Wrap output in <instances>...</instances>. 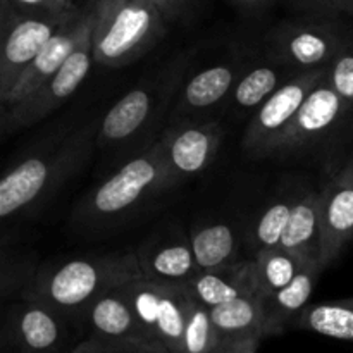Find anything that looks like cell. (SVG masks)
Here are the masks:
<instances>
[{
  "mask_svg": "<svg viewBox=\"0 0 353 353\" xmlns=\"http://www.w3.org/2000/svg\"><path fill=\"white\" fill-rule=\"evenodd\" d=\"M117 292L130 303L145 340L178 350L186 314L193 302L185 285L138 276L117 286Z\"/></svg>",
  "mask_w": 353,
  "mask_h": 353,
  "instance_id": "cell-5",
  "label": "cell"
},
{
  "mask_svg": "<svg viewBox=\"0 0 353 353\" xmlns=\"http://www.w3.org/2000/svg\"><path fill=\"white\" fill-rule=\"evenodd\" d=\"M69 353H165V348L140 338L88 336L76 343Z\"/></svg>",
  "mask_w": 353,
  "mask_h": 353,
  "instance_id": "cell-28",
  "label": "cell"
},
{
  "mask_svg": "<svg viewBox=\"0 0 353 353\" xmlns=\"http://www.w3.org/2000/svg\"><path fill=\"white\" fill-rule=\"evenodd\" d=\"M0 353H21L19 350H17L16 347H12V345L6 343V341L0 340Z\"/></svg>",
  "mask_w": 353,
  "mask_h": 353,
  "instance_id": "cell-37",
  "label": "cell"
},
{
  "mask_svg": "<svg viewBox=\"0 0 353 353\" xmlns=\"http://www.w3.org/2000/svg\"><path fill=\"white\" fill-rule=\"evenodd\" d=\"M185 288L207 309L240 296L257 295L254 262H230L221 268L199 271L185 283Z\"/></svg>",
  "mask_w": 353,
  "mask_h": 353,
  "instance_id": "cell-17",
  "label": "cell"
},
{
  "mask_svg": "<svg viewBox=\"0 0 353 353\" xmlns=\"http://www.w3.org/2000/svg\"><path fill=\"white\" fill-rule=\"evenodd\" d=\"M257 347L259 343H245V345H238V347L228 348V350H219L214 353H257Z\"/></svg>",
  "mask_w": 353,
  "mask_h": 353,
  "instance_id": "cell-36",
  "label": "cell"
},
{
  "mask_svg": "<svg viewBox=\"0 0 353 353\" xmlns=\"http://www.w3.org/2000/svg\"><path fill=\"white\" fill-rule=\"evenodd\" d=\"M165 353H185V352L174 350V348H165Z\"/></svg>",
  "mask_w": 353,
  "mask_h": 353,
  "instance_id": "cell-39",
  "label": "cell"
},
{
  "mask_svg": "<svg viewBox=\"0 0 353 353\" xmlns=\"http://www.w3.org/2000/svg\"><path fill=\"white\" fill-rule=\"evenodd\" d=\"M324 78V68L300 72L285 85L278 86L261 105L248 124L243 137V148L252 157H269L285 128L295 116L310 90Z\"/></svg>",
  "mask_w": 353,
  "mask_h": 353,
  "instance_id": "cell-9",
  "label": "cell"
},
{
  "mask_svg": "<svg viewBox=\"0 0 353 353\" xmlns=\"http://www.w3.org/2000/svg\"><path fill=\"white\" fill-rule=\"evenodd\" d=\"M292 203L293 202H290V200H281V202L272 203L262 214L257 226H255V240L259 243V250L261 248L279 247L286 223H288Z\"/></svg>",
  "mask_w": 353,
  "mask_h": 353,
  "instance_id": "cell-29",
  "label": "cell"
},
{
  "mask_svg": "<svg viewBox=\"0 0 353 353\" xmlns=\"http://www.w3.org/2000/svg\"><path fill=\"white\" fill-rule=\"evenodd\" d=\"M216 348V333L209 317V309L193 299L186 314L178 350L185 353H212Z\"/></svg>",
  "mask_w": 353,
  "mask_h": 353,
  "instance_id": "cell-26",
  "label": "cell"
},
{
  "mask_svg": "<svg viewBox=\"0 0 353 353\" xmlns=\"http://www.w3.org/2000/svg\"><path fill=\"white\" fill-rule=\"evenodd\" d=\"M165 19L150 0H93V62L123 68L164 34Z\"/></svg>",
  "mask_w": 353,
  "mask_h": 353,
  "instance_id": "cell-2",
  "label": "cell"
},
{
  "mask_svg": "<svg viewBox=\"0 0 353 353\" xmlns=\"http://www.w3.org/2000/svg\"><path fill=\"white\" fill-rule=\"evenodd\" d=\"M188 241L199 271L216 269L234 262L238 245L233 228L228 224L217 223L200 228Z\"/></svg>",
  "mask_w": 353,
  "mask_h": 353,
  "instance_id": "cell-24",
  "label": "cell"
},
{
  "mask_svg": "<svg viewBox=\"0 0 353 353\" xmlns=\"http://www.w3.org/2000/svg\"><path fill=\"white\" fill-rule=\"evenodd\" d=\"M137 254L72 259L37 279L28 300L48 307L65 319L81 321L99 296L138 278Z\"/></svg>",
  "mask_w": 353,
  "mask_h": 353,
  "instance_id": "cell-1",
  "label": "cell"
},
{
  "mask_svg": "<svg viewBox=\"0 0 353 353\" xmlns=\"http://www.w3.org/2000/svg\"><path fill=\"white\" fill-rule=\"evenodd\" d=\"M279 247L303 259L317 261V250H319L317 192L307 193L305 196L292 203L288 223Z\"/></svg>",
  "mask_w": 353,
  "mask_h": 353,
  "instance_id": "cell-21",
  "label": "cell"
},
{
  "mask_svg": "<svg viewBox=\"0 0 353 353\" xmlns=\"http://www.w3.org/2000/svg\"><path fill=\"white\" fill-rule=\"evenodd\" d=\"M0 6L33 16H61L78 9L72 0H0Z\"/></svg>",
  "mask_w": 353,
  "mask_h": 353,
  "instance_id": "cell-31",
  "label": "cell"
},
{
  "mask_svg": "<svg viewBox=\"0 0 353 353\" xmlns=\"http://www.w3.org/2000/svg\"><path fill=\"white\" fill-rule=\"evenodd\" d=\"M295 6L305 14L327 17L350 16L353 12V0H293Z\"/></svg>",
  "mask_w": 353,
  "mask_h": 353,
  "instance_id": "cell-32",
  "label": "cell"
},
{
  "mask_svg": "<svg viewBox=\"0 0 353 353\" xmlns=\"http://www.w3.org/2000/svg\"><path fill=\"white\" fill-rule=\"evenodd\" d=\"M234 85V69L231 65H214L190 79L183 92V105L188 109H207L216 105L230 93Z\"/></svg>",
  "mask_w": 353,
  "mask_h": 353,
  "instance_id": "cell-25",
  "label": "cell"
},
{
  "mask_svg": "<svg viewBox=\"0 0 353 353\" xmlns=\"http://www.w3.org/2000/svg\"><path fill=\"white\" fill-rule=\"evenodd\" d=\"M95 126L65 138L54 150L26 157L0 176V221L16 216L50 193L88 155Z\"/></svg>",
  "mask_w": 353,
  "mask_h": 353,
  "instance_id": "cell-3",
  "label": "cell"
},
{
  "mask_svg": "<svg viewBox=\"0 0 353 353\" xmlns=\"http://www.w3.org/2000/svg\"><path fill=\"white\" fill-rule=\"evenodd\" d=\"M6 105L0 103V126H6Z\"/></svg>",
  "mask_w": 353,
  "mask_h": 353,
  "instance_id": "cell-38",
  "label": "cell"
},
{
  "mask_svg": "<svg viewBox=\"0 0 353 353\" xmlns=\"http://www.w3.org/2000/svg\"><path fill=\"white\" fill-rule=\"evenodd\" d=\"M92 47L90 33L76 45L61 68L48 79H45L31 95L19 102L7 105L6 128H26L38 123L54 112L64 100H68L81 86L92 68Z\"/></svg>",
  "mask_w": 353,
  "mask_h": 353,
  "instance_id": "cell-8",
  "label": "cell"
},
{
  "mask_svg": "<svg viewBox=\"0 0 353 353\" xmlns=\"http://www.w3.org/2000/svg\"><path fill=\"white\" fill-rule=\"evenodd\" d=\"M150 2L161 10L164 19H176L186 16L196 0H150Z\"/></svg>",
  "mask_w": 353,
  "mask_h": 353,
  "instance_id": "cell-33",
  "label": "cell"
},
{
  "mask_svg": "<svg viewBox=\"0 0 353 353\" xmlns=\"http://www.w3.org/2000/svg\"><path fill=\"white\" fill-rule=\"evenodd\" d=\"M164 190L162 143L128 161L119 171L97 186L83 203L81 216L88 221L117 219L131 212L145 199Z\"/></svg>",
  "mask_w": 353,
  "mask_h": 353,
  "instance_id": "cell-4",
  "label": "cell"
},
{
  "mask_svg": "<svg viewBox=\"0 0 353 353\" xmlns=\"http://www.w3.org/2000/svg\"><path fill=\"white\" fill-rule=\"evenodd\" d=\"M152 112V95L145 88L128 92L105 114L99 130L100 143H116L133 137Z\"/></svg>",
  "mask_w": 353,
  "mask_h": 353,
  "instance_id": "cell-20",
  "label": "cell"
},
{
  "mask_svg": "<svg viewBox=\"0 0 353 353\" xmlns=\"http://www.w3.org/2000/svg\"><path fill=\"white\" fill-rule=\"evenodd\" d=\"M72 12L61 14V16H33L0 6V103L2 105H6L17 79L33 61L41 45Z\"/></svg>",
  "mask_w": 353,
  "mask_h": 353,
  "instance_id": "cell-7",
  "label": "cell"
},
{
  "mask_svg": "<svg viewBox=\"0 0 353 353\" xmlns=\"http://www.w3.org/2000/svg\"><path fill=\"white\" fill-rule=\"evenodd\" d=\"M279 74L269 65L252 69L248 74L238 81L234 88V102L243 109L259 107L276 88H278Z\"/></svg>",
  "mask_w": 353,
  "mask_h": 353,
  "instance_id": "cell-27",
  "label": "cell"
},
{
  "mask_svg": "<svg viewBox=\"0 0 353 353\" xmlns=\"http://www.w3.org/2000/svg\"><path fill=\"white\" fill-rule=\"evenodd\" d=\"M350 107L352 103L345 102L323 78L300 103L295 116L272 145L271 155L290 154L326 138Z\"/></svg>",
  "mask_w": 353,
  "mask_h": 353,
  "instance_id": "cell-10",
  "label": "cell"
},
{
  "mask_svg": "<svg viewBox=\"0 0 353 353\" xmlns=\"http://www.w3.org/2000/svg\"><path fill=\"white\" fill-rule=\"evenodd\" d=\"M268 43L278 61L310 71L326 68L348 40L340 28V17L305 14L279 23L269 34Z\"/></svg>",
  "mask_w": 353,
  "mask_h": 353,
  "instance_id": "cell-6",
  "label": "cell"
},
{
  "mask_svg": "<svg viewBox=\"0 0 353 353\" xmlns=\"http://www.w3.org/2000/svg\"><path fill=\"white\" fill-rule=\"evenodd\" d=\"M137 261L140 274L155 281L185 285L199 272L190 241L183 238L150 245L138 252Z\"/></svg>",
  "mask_w": 353,
  "mask_h": 353,
  "instance_id": "cell-18",
  "label": "cell"
},
{
  "mask_svg": "<svg viewBox=\"0 0 353 353\" xmlns=\"http://www.w3.org/2000/svg\"><path fill=\"white\" fill-rule=\"evenodd\" d=\"M21 353H69L65 317L28 300L16 310L9 333L0 338Z\"/></svg>",
  "mask_w": 353,
  "mask_h": 353,
  "instance_id": "cell-14",
  "label": "cell"
},
{
  "mask_svg": "<svg viewBox=\"0 0 353 353\" xmlns=\"http://www.w3.org/2000/svg\"><path fill=\"white\" fill-rule=\"evenodd\" d=\"M321 272L323 268L319 262H307L288 285L278 292L259 295L262 310V338L281 334L285 327L295 321L309 303Z\"/></svg>",
  "mask_w": 353,
  "mask_h": 353,
  "instance_id": "cell-15",
  "label": "cell"
},
{
  "mask_svg": "<svg viewBox=\"0 0 353 353\" xmlns=\"http://www.w3.org/2000/svg\"><path fill=\"white\" fill-rule=\"evenodd\" d=\"M324 81L347 103L353 102V57L350 41L334 54L324 68Z\"/></svg>",
  "mask_w": 353,
  "mask_h": 353,
  "instance_id": "cell-30",
  "label": "cell"
},
{
  "mask_svg": "<svg viewBox=\"0 0 353 353\" xmlns=\"http://www.w3.org/2000/svg\"><path fill=\"white\" fill-rule=\"evenodd\" d=\"M274 2L276 0H233V3L241 12L250 14V16H259V14L265 12Z\"/></svg>",
  "mask_w": 353,
  "mask_h": 353,
  "instance_id": "cell-34",
  "label": "cell"
},
{
  "mask_svg": "<svg viewBox=\"0 0 353 353\" xmlns=\"http://www.w3.org/2000/svg\"><path fill=\"white\" fill-rule=\"evenodd\" d=\"M223 141L219 123L190 124L169 133L162 143L164 190L185 178L205 171L216 159Z\"/></svg>",
  "mask_w": 353,
  "mask_h": 353,
  "instance_id": "cell-13",
  "label": "cell"
},
{
  "mask_svg": "<svg viewBox=\"0 0 353 353\" xmlns=\"http://www.w3.org/2000/svg\"><path fill=\"white\" fill-rule=\"evenodd\" d=\"M93 21V0H88L83 7H78L57 30L52 33V37L45 41L33 57V61L28 64L21 78L17 79L16 86L10 92L7 99L6 107L26 99L28 95L34 92L45 79L50 78L55 71L62 65V62L71 55L76 45L83 40V37L92 31Z\"/></svg>",
  "mask_w": 353,
  "mask_h": 353,
  "instance_id": "cell-11",
  "label": "cell"
},
{
  "mask_svg": "<svg viewBox=\"0 0 353 353\" xmlns=\"http://www.w3.org/2000/svg\"><path fill=\"white\" fill-rule=\"evenodd\" d=\"M319 250L317 261L323 269L333 264L353 233V174L352 164L345 165L331 181L317 192Z\"/></svg>",
  "mask_w": 353,
  "mask_h": 353,
  "instance_id": "cell-12",
  "label": "cell"
},
{
  "mask_svg": "<svg viewBox=\"0 0 353 353\" xmlns=\"http://www.w3.org/2000/svg\"><path fill=\"white\" fill-rule=\"evenodd\" d=\"M296 327L321 336L340 341L353 340V303L352 300L334 303H307L295 317Z\"/></svg>",
  "mask_w": 353,
  "mask_h": 353,
  "instance_id": "cell-22",
  "label": "cell"
},
{
  "mask_svg": "<svg viewBox=\"0 0 353 353\" xmlns=\"http://www.w3.org/2000/svg\"><path fill=\"white\" fill-rule=\"evenodd\" d=\"M90 327V336L102 338H140L145 340L141 327L130 303L117 288L103 293L83 314Z\"/></svg>",
  "mask_w": 353,
  "mask_h": 353,
  "instance_id": "cell-19",
  "label": "cell"
},
{
  "mask_svg": "<svg viewBox=\"0 0 353 353\" xmlns=\"http://www.w3.org/2000/svg\"><path fill=\"white\" fill-rule=\"evenodd\" d=\"M9 261H7V257L3 255V252L0 250V293H2L3 290L7 288V285H9Z\"/></svg>",
  "mask_w": 353,
  "mask_h": 353,
  "instance_id": "cell-35",
  "label": "cell"
},
{
  "mask_svg": "<svg viewBox=\"0 0 353 353\" xmlns=\"http://www.w3.org/2000/svg\"><path fill=\"white\" fill-rule=\"evenodd\" d=\"M209 317L216 333L214 352L245 343H259L262 340V310L259 295L240 296L210 307Z\"/></svg>",
  "mask_w": 353,
  "mask_h": 353,
  "instance_id": "cell-16",
  "label": "cell"
},
{
  "mask_svg": "<svg viewBox=\"0 0 353 353\" xmlns=\"http://www.w3.org/2000/svg\"><path fill=\"white\" fill-rule=\"evenodd\" d=\"M307 262L314 261L292 254V252L285 250L281 247L261 248L257 259L254 261L257 295H268V293L278 292L279 288L288 285L299 274V271Z\"/></svg>",
  "mask_w": 353,
  "mask_h": 353,
  "instance_id": "cell-23",
  "label": "cell"
}]
</instances>
